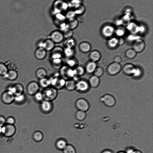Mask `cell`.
I'll return each mask as SVG.
<instances>
[{
  "label": "cell",
  "instance_id": "9f6ffc18",
  "mask_svg": "<svg viewBox=\"0 0 153 153\" xmlns=\"http://www.w3.org/2000/svg\"><path fill=\"white\" fill-rule=\"evenodd\" d=\"M114 61L115 62L119 63L121 61V59L120 57L117 56L115 58Z\"/></svg>",
  "mask_w": 153,
  "mask_h": 153
},
{
  "label": "cell",
  "instance_id": "4fadbf2b",
  "mask_svg": "<svg viewBox=\"0 0 153 153\" xmlns=\"http://www.w3.org/2000/svg\"><path fill=\"white\" fill-rule=\"evenodd\" d=\"M100 100L105 105L109 107H113L116 103L115 98L109 94L104 95L100 98Z\"/></svg>",
  "mask_w": 153,
  "mask_h": 153
},
{
  "label": "cell",
  "instance_id": "7bdbcfd3",
  "mask_svg": "<svg viewBox=\"0 0 153 153\" xmlns=\"http://www.w3.org/2000/svg\"><path fill=\"white\" fill-rule=\"evenodd\" d=\"M68 3L69 7L70 6L74 8L82 3V0H70L69 2Z\"/></svg>",
  "mask_w": 153,
  "mask_h": 153
},
{
  "label": "cell",
  "instance_id": "ee69618b",
  "mask_svg": "<svg viewBox=\"0 0 153 153\" xmlns=\"http://www.w3.org/2000/svg\"><path fill=\"white\" fill-rule=\"evenodd\" d=\"M62 32L65 39L72 37L74 34L73 30L69 28L66 29Z\"/></svg>",
  "mask_w": 153,
  "mask_h": 153
},
{
  "label": "cell",
  "instance_id": "74e56055",
  "mask_svg": "<svg viewBox=\"0 0 153 153\" xmlns=\"http://www.w3.org/2000/svg\"><path fill=\"white\" fill-rule=\"evenodd\" d=\"M74 69L76 76L79 77L83 75L85 72L84 68L82 65H78Z\"/></svg>",
  "mask_w": 153,
  "mask_h": 153
},
{
  "label": "cell",
  "instance_id": "681fc988",
  "mask_svg": "<svg viewBox=\"0 0 153 153\" xmlns=\"http://www.w3.org/2000/svg\"><path fill=\"white\" fill-rule=\"evenodd\" d=\"M94 72V75L99 77L102 75L103 71L101 68L98 67L95 69Z\"/></svg>",
  "mask_w": 153,
  "mask_h": 153
},
{
  "label": "cell",
  "instance_id": "277c9868",
  "mask_svg": "<svg viewBox=\"0 0 153 153\" xmlns=\"http://www.w3.org/2000/svg\"><path fill=\"white\" fill-rule=\"evenodd\" d=\"M47 38L50 39L55 44L61 43L65 39L63 33L59 30H53Z\"/></svg>",
  "mask_w": 153,
  "mask_h": 153
},
{
  "label": "cell",
  "instance_id": "d6986e66",
  "mask_svg": "<svg viewBox=\"0 0 153 153\" xmlns=\"http://www.w3.org/2000/svg\"><path fill=\"white\" fill-rule=\"evenodd\" d=\"M68 144L66 139L63 138H60L56 140L55 145L57 149L62 151Z\"/></svg>",
  "mask_w": 153,
  "mask_h": 153
},
{
  "label": "cell",
  "instance_id": "8992f818",
  "mask_svg": "<svg viewBox=\"0 0 153 153\" xmlns=\"http://www.w3.org/2000/svg\"><path fill=\"white\" fill-rule=\"evenodd\" d=\"M75 106L78 110L86 112L90 108V104L88 101L83 98L77 99L75 103Z\"/></svg>",
  "mask_w": 153,
  "mask_h": 153
},
{
  "label": "cell",
  "instance_id": "d6a6232c",
  "mask_svg": "<svg viewBox=\"0 0 153 153\" xmlns=\"http://www.w3.org/2000/svg\"><path fill=\"white\" fill-rule=\"evenodd\" d=\"M100 80L99 77L95 75H94L90 77L88 81L90 85L93 87H96L99 85Z\"/></svg>",
  "mask_w": 153,
  "mask_h": 153
},
{
  "label": "cell",
  "instance_id": "11a10c76",
  "mask_svg": "<svg viewBox=\"0 0 153 153\" xmlns=\"http://www.w3.org/2000/svg\"><path fill=\"white\" fill-rule=\"evenodd\" d=\"M100 153H114V152L110 149H106L102 151Z\"/></svg>",
  "mask_w": 153,
  "mask_h": 153
},
{
  "label": "cell",
  "instance_id": "f5cc1de1",
  "mask_svg": "<svg viewBox=\"0 0 153 153\" xmlns=\"http://www.w3.org/2000/svg\"><path fill=\"white\" fill-rule=\"evenodd\" d=\"M135 150L133 148L129 147L126 148L124 151L126 153H134Z\"/></svg>",
  "mask_w": 153,
  "mask_h": 153
},
{
  "label": "cell",
  "instance_id": "ffe728a7",
  "mask_svg": "<svg viewBox=\"0 0 153 153\" xmlns=\"http://www.w3.org/2000/svg\"><path fill=\"white\" fill-rule=\"evenodd\" d=\"M63 41L64 47L75 49L76 46V41L73 37L65 39Z\"/></svg>",
  "mask_w": 153,
  "mask_h": 153
},
{
  "label": "cell",
  "instance_id": "cb8c5ba5",
  "mask_svg": "<svg viewBox=\"0 0 153 153\" xmlns=\"http://www.w3.org/2000/svg\"><path fill=\"white\" fill-rule=\"evenodd\" d=\"M47 70L42 67L38 68L35 72L36 76L39 80L47 77Z\"/></svg>",
  "mask_w": 153,
  "mask_h": 153
},
{
  "label": "cell",
  "instance_id": "6da1fadb",
  "mask_svg": "<svg viewBox=\"0 0 153 153\" xmlns=\"http://www.w3.org/2000/svg\"><path fill=\"white\" fill-rule=\"evenodd\" d=\"M44 100L52 102L57 97L58 90L50 86L43 89L42 91Z\"/></svg>",
  "mask_w": 153,
  "mask_h": 153
},
{
  "label": "cell",
  "instance_id": "680465c9",
  "mask_svg": "<svg viewBox=\"0 0 153 153\" xmlns=\"http://www.w3.org/2000/svg\"><path fill=\"white\" fill-rule=\"evenodd\" d=\"M123 42V39H120V41L118 40V43H120V44H122Z\"/></svg>",
  "mask_w": 153,
  "mask_h": 153
},
{
  "label": "cell",
  "instance_id": "30bf717a",
  "mask_svg": "<svg viewBox=\"0 0 153 153\" xmlns=\"http://www.w3.org/2000/svg\"><path fill=\"white\" fill-rule=\"evenodd\" d=\"M15 95L10 91L7 90L1 94V99L4 104L9 105L14 102Z\"/></svg>",
  "mask_w": 153,
  "mask_h": 153
},
{
  "label": "cell",
  "instance_id": "9c48e42d",
  "mask_svg": "<svg viewBox=\"0 0 153 153\" xmlns=\"http://www.w3.org/2000/svg\"><path fill=\"white\" fill-rule=\"evenodd\" d=\"M16 128L14 125L5 124L2 127V134L6 137H10L16 133Z\"/></svg>",
  "mask_w": 153,
  "mask_h": 153
},
{
  "label": "cell",
  "instance_id": "7402d4cb",
  "mask_svg": "<svg viewBox=\"0 0 153 153\" xmlns=\"http://www.w3.org/2000/svg\"><path fill=\"white\" fill-rule=\"evenodd\" d=\"M52 67L55 69L59 70L64 65L62 59H54L50 60Z\"/></svg>",
  "mask_w": 153,
  "mask_h": 153
},
{
  "label": "cell",
  "instance_id": "f1b7e54d",
  "mask_svg": "<svg viewBox=\"0 0 153 153\" xmlns=\"http://www.w3.org/2000/svg\"><path fill=\"white\" fill-rule=\"evenodd\" d=\"M86 7L83 3L76 6L74 8L75 13L76 16H82L86 11Z\"/></svg>",
  "mask_w": 153,
  "mask_h": 153
},
{
  "label": "cell",
  "instance_id": "91938a15",
  "mask_svg": "<svg viewBox=\"0 0 153 153\" xmlns=\"http://www.w3.org/2000/svg\"><path fill=\"white\" fill-rule=\"evenodd\" d=\"M117 153H126L125 151H120Z\"/></svg>",
  "mask_w": 153,
  "mask_h": 153
},
{
  "label": "cell",
  "instance_id": "4dcf8cb0",
  "mask_svg": "<svg viewBox=\"0 0 153 153\" xmlns=\"http://www.w3.org/2000/svg\"><path fill=\"white\" fill-rule=\"evenodd\" d=\"M44 137L43 133L40 131H36L33 134L32 138L36 142H41Z\"/></svg>",
  "mask_w": 153,
  "mask_h": 153
},
{
  "label": "cell",
  "instance_id": "94428289",
  "mask_svg": "<svg viewBox=\"0 0 153 153\" xmlns=\"http://www.w3.org/2000/svg\"><path fill=\"white\" fill-rule=\"evenodd\" d=\"M2 126H0V135L2 134Z\"/></svg>",
  "mask_w": 153,
  "mask_h": 153
},
{
  "label": "cell",
  "instance_id": "52a82bcc",
  "mask_svg": "<svg viewBox=\"0 0 153 153\" xmlns=\"http://www.w3.org/2000/svg\"><path fill=\"white\" fill-rule=\"evenodd\" d=\"M89 85L88 82L85 80L79 79L76 82L75 90L79 93H84L88 90Z\"/></svg>",
  "mask_w": 153,
  "mask_h": 153
},
{
  "label": "cell",
  "instance_id": "bcb514c9",
  "mask_svg": "<svg viewBox=\"0 0 153 153\" xmlns=\"http://www.w3.org/2000/svg\"><path fill=\"white\" fill-rule=\"evenodd\" d=\"M116 34L118 36H121L125 33V30L123 27H119L115 31Z\"/></svg>",
  "mask_w": 153,
  "mask_h": 153
},
{
  "label": "cell",
  "instance_id": "f907efd6",
  "mask_svg": "<svg viewBox=\"0 0 153 153\" xmlns=\"http://www.w3.org/2000/svg\"><path fill=\"white\" fill-rule=\"evenodd\" d=\"M140 70L137 68H134L132 73V74L135 76H138L141 74Z\"/></svg>",
  "mask_w": 153,
  "mask_h": 153
},
{
  "label": "cell",
  "instance_id": "8fae6325",
  "mask_svg": "<svg viewBox=\"0 0 153 153\" xmlns=\"http://www.w3.org/2000/svg\"><path fill=\"white\" fill-rule=\"evenodd\" d=\"M55 44L52 40L47 38L44 40L39 42L37 47L44 48L47 52L51 51L56 46Z\"/></svg>",
  "mask_w": 153,
  "mask_h": 153
},
{
  "label": "cell",
  "instance_id": "f546056e",
  "mask_svg": "<svg viewBox=\"0 0 153 153\" xmlns=\"http://www.w3.org/2000/svg\"><path fill=\"white\" fill-rule=\"evenodd\" d=\"M67 23L69 29L73 30L76 28L79 25V22L76 18L67 20Z\"/></svg>",
  "mask_w": 153,
  "mask_h": 153
},
{
  "label": "cell",
  "instance_id": "816d5d0a",
  "mask_svg": "<svg viewBox=\"0 0 153 153\" xmlns=\"http://www.w3.org/2000/svg\"><path fill=\"white\" fill-rule=\"evenodd\" d=\"M6 124V119L5 117L0 115V126H2Z\"/></svg>",
  "mask_w": 153,
  "mask_h": 153
},
{
  "label": "cell",
  "instance_id": "ab89813d",
  "mask_svg": "<svg viewBox=\"0 0 153 153\" xmlns=\"http://www.w3.org/2000/svg\"><path fill=\"white\" fill-rule=\"evenodd\" d=\"M8 70L5 63L0 62V76H4L6 74Z\"/></svg>",
  "mask_w": 153,
  "mask_h": 153
},
{
  "label": "cell",
  "instance_id": "ac0fdd59",
  "mask_svg": "<svg viewBox=\"0 0 153 153\" xmlns=\"http://www.w3.org/2000/svg\"><path fill=\"white\" fill-rule=\"evenodd\" d=\"M18 76V73L17 70H8L6 74L3 77L6 79L13 81L16 80Z\"/></svg>",
  "mask_w": 153,
  "mask_h": 153
},
{
  "label": "cell",
  "instance_id": "1f68e13d",
  "mask_svg": "<svg viewBox=\"0 0 153 153\" xmlns=\"http://www.w3.org/2000/svg\"><path fill=\"white\" fill-rule=\"evenodd\" d=\"M40 87L43 89L46 88L51 86V82L50 78L47 77L39 79V82H38Z\"/></svg>",
  "mask_w": 153,
  "mask_h": 153
},
{
  "label": "cell",
  "instance_id": "d4e9b609",
  "mask_svg": "<svg viewBox=\"0 0 153 153\" xmlns=\"http://www.w3.org/2000/svg\"><path fill=\"white\" fill-rule=\"evenodd\" d=\"M91 46L88 42L83 41L80 42L78 46V49L81 52L87 53L90 50Z\"/></svg>",
  "mask_w": 153,
  "mask_h": 153
},
{
  "label": "cell",
  "instance_id": "83f0119b",
  "mask_svg": "<svg viewBox=\"0 0 153 153\" xmlns=\"http://www.w3.org/2000/svg\"><path fill=\"white\" fill-rule=\"evenodd\" d=\"M96 65L95 63L93 61L87 63L84 67L85 72L88 74L94 72L96 68Z\"/></svg>",
  "mask_w": 153,
  "mask_h": 153
},
{
  "label": "cell",
  "instance_id": "f35d334b",
  "mask_svg": "<svg viewBox=\"0 0 153 153\" xmlns=\"http://www.w3.org/2000/svg\"><path fill=\"white\" fill-rule=\"evenodd\" d=\"M26 99V96L23 93L20 95L15 96L14 102L19 104H21L23 103L25 101Z\"/></svg>",
  "mask_w": 153,
  "mask_h": 153
},
{
  "label": "cell",
  "instance_id": "d590c367",
  "mask_svg": "<svg viewBox=\"0 0 153 153\" xmlns=\"http://www.w3.org/2000/svg\"><path fill=\"white\" fill-rule=\"evenodd\" d=\"M86 112L78 110L75 114V117L76 119L79 121H82L84 120L86 117Z\"/></svg>",
  "mask_w": 153,
  "mask_h": 153
},
{
  "label": "cell",
  "instance_id": "db71d44e",
  "mask_svg": "<svg viewBox=\"0 0 153 153\" xmlns=\"http://www.w3.org/2000/svg\"><path fill=\"white\" fill-rule=\"evenodd\" d=\"M140 39V37L138 36H134L132 35L128 37V39L131 40H136Z\"/></svg>",
  "mask_w": 153,
  "mask_h": 153
},
{
  "label": "cell",
  "instance_id": "7dc6e473",
  "mask_svg": "<svg viewBox=\"0 0 153 153\" xmlns=\"http://www.w3.org/2000/svg\"><path fill=\"white\" fill-rule=\"evenodd\" d=\"M136 55V52L132 49L128 50L126 53V55L127 57L132 58L134 57Z\"/></svg>",
  "mask_w": 153,
  "mask_h": 153
},
{
  "label": "cell",
  "instance_id": "60d3db41",
  "mask_svg": "<svg viewBox=\"0 0 153 153\" xmlns=\"http://www.w3.org/2000/svg\"><path fill=\"white\" fill-rule=\"evenodd\" d=\"M134 67L131 65L127 64L125 65L123 68L124 72L127 75L132 74Z\"/></svg>",
  "mask_w": 153,
  "mask_h": 153
},
{
  "label": "cell",
  "instance_id": "e0dca14e",
  "mask_svg": "<svg viewBox=\"0 0 153 153\" xmlns=\"http://www.w3.org/2000/svg\"><path fill=\"white\" fill-rule=\"evenodd\" d=\"M115 31L114 28L112 25H107L104 26L102 29L103 35L105 37H109L111 36Z\"/></svg>",
  "mask_w": 153,
  "mask_h": 153
},
{
  "label": "cell",
  "instance_id": "3957f363",
  "mask_svg": "<svg viewBox=\"0 0 153 153\" xmlns=\"http://www.w3.org/2000/svg\"><path fill=\"white\" fill-rule=\"evenodd\" d=\"M51 86L57 90L64 88L66 80L62 78L59 74V75H55L51 78H50Z\"/></svg>",
  "mask_w": 153,
  "mask_h": 153
},
{
  "label": "cell",
  "instance_id": "f6af8a7d",
  "mask_svg": "<svg viewBox=\"0 0 153 153\" xmlns=\"http://www.w3.org/2000/svg\"><path fill=\"white\" fill-rule=\"evenodd\" d=\"M118 40L116 38H113L110 39L108 41V44L111 47H115L118 43Z\"/></svg>",
  "mask_w": 153,
  "mask_h": 153
},
{
  "label": "cell",
  "instance_id": "ba28073f",
  "mask_svg": "<svg viewBox=\"0 0 153 153\" xmlns=\"http://www.w3.org/2000/svg\"><path fill=\"white\" fill-rule=\"evenodd\" d=\"M40 88L38 82L35 81H32L27 84L26 90L28 95L33 96L39 91Z\"/></svg>",
  "mask_w": 153,
  "mask_h": 153
},
{
  "label": "cell",
  "instance_id": "8d00e7d4",
  "mask_svg": "<svg viewBox=\"0 0 153 153\" xmlns=\"http://www.w3.org/2000/svg\"><path fill=\"white\" fill-rule=\"evenodd\" d=\"M63 153H76L75 147L72 145L68 144L62 151Z\"/></svg>",
  "mask_w": 153,
  "mask_h": 153
},
{
  "label": "cell",
  "instance_id": "4316f807",
  "mask_svg": "<svg viewBox=\"0 0 153 153\" xmlns=\"http://www.w3.org/2000/svg\"><path fill=\"white\" fill-rule=\"evenodd\" d=\"M65 65L70 68H74L78 65V61L74 57L67 59Z\"/></svg>",
  "mask_w": 153,
  "mask_h": 153
},
{
  "label": "cell",
  "instance_id": "44dd1931",
  "mask_svg": "<svg viewBox=\"0 0 153 153\" xmlns=\"http://www.w3.org/2000/svg\"><path fill=\"white\" fill-rule=\"evenodd\" d=\"M144 47L145 43L144 42L140 39L135 40L133 45L134 50L136 52L142 51Z\"/></svg>",
  "mask_w": 153,
  "mask_h": 153
},
{
  "label": "cell",
  "instance_id": "7c38bea8",
  "mask_svg": "<svg viewBox=\"0 0 153 153\" xmlns=\"http://www.w3.org/2000/svg\"><path fill=\"white\" fill-rule=\"evenodd\" d=\"M50 52V60L54 59H62L63 57V48L59 46H56Z\"/></svg>",
  "mask_w": 153,
  "mask_h": 153
},
{
  "label": "cell",
  "instance_id": "6f0895ef",
  "mask_svg": "<svg viewBox=\"0 0 153 153\" xmlns=\"http://www.w3.org/2000/svg\"><path fill=\"white\" fill-rule=\"evenodd\" d=\"M134 153H143V152L140 150L136 149Z\"/></svg>",
  "mask_w": 153,
  "mask_h": 153
},
{
  "label": "cell",
  "instance_id": "e575fe53",
  "mask_svg": "<svg viewBox=\"0 0 153 153\" xmlns=\"http://www.w3.org/2000/svg\"><path fill=\"white\" fill-rule=\"evenodd\" d=\"M89 57L92 61L95 62L98 61L100 57V53L97 51H93L89 54Z\"/></svg>",
  "mask_w": 153,
  "mask_h": 153
},
{
  "label": "cell",
  "instance_id": "484cf974",
  "mask_svg": "<svg viewBox=\"0 0 153 153\" xmlns=\"http://www.w3.org/2000/svg\"><path fill=\"white\" fill-rule=\"evenodd\" d=\"M75 51L74 49L64 47L63 48V55L66 59L74 57Z\"/></svg>",
  "mask_w": 153,
  "mask_h": 153
},
{
  "label": "cell",
  "instance_id": "7a4b0ae2",
  "mask_svg": "<svg viewBox=\"0 0 153 153\" xmlns=\"http://www.w3.org/2000/svg\"><path fill=\"white\" fill-rule=\"evenodd\" d=\"M59 70L60 76L65 80L73 79L76 76L74 69L70 68L65 65H63Z\"/></svg>",
  "mask_w": 153,
  "mask_h": 153
},
{
  "label": "cell",
  "instance_id": "5b68a950",
  "mask_svg": "<svg viewBox=\"0 0 153 153\" xmlns=\"http://www.w3.org/2000/svg\"><path fill=\"white\" fill-rule=\"evenodd\" d=\"M40 111L43 113L48 114L51 113L53 108L52 102L44 100L39 104Z\"/></svg>",
  "mask_w": 153,
  "mask_h": 153
},
{
  "label": "cell",
  "instance_id": "5bb4252c",
  "mask_svg": "<svg viewBox=\"0 0 153 153\" xmlns=\"http://www.w3.org/2000/svg\"><path fill=\"white\" fill-rule=\"evenodd\" d=\"M7 90L11 92L15 96L23 94L24 88L21 83H16L10 86Z\"/></svg>",
  "mask_w": 153,
  "mask_h": 153
},
{
  "label": "cell",
  "instance_id": "c3c4849f",
  "mask_svg": "<svg viewBox=\"0 0 153 153\" xmlns=\"http://www.w3.org/2000/svg\"><path fill=\"white\" fill-rule=\"evenodd\" d=\"M16 122L15 118L12 116H9L6 119V124L14 125Z\"/></svg>",
  "mask_w": 153,
  "mask_h": 153
},
{
  "label": "cell",
  "instance_id": "836d02e7",
  "mask_svg": "<svg viewBox=\"0 0 153 153\" xmlns=\"http://www.w3.org/2000/svg\"><path fill=\"white\" fill-rule=\"evenodd\" d=\"M34 101L39 104L44 100L42 91H39L33 96Z\"/></svg>",
  "mask_w": 153,
  "mask_h": 153
},
{
  "label": "cell",
  "instance_id": "9a60e30c",
  "mask_svg": "<svg viewBox=\"0 0 153 153\" xmlns=\"http://www.w3.org/2000/svg\"><path fill=\"white\" fill-rule=\"evenodd\" d=\"M121 69L119 63L114 62L111 64L107 68L108 73L111 75H114L119 73Z\"/></svg>",
  "mask_w": 153,
  "mask_h": 153
},
{
  "label": "cell",
  "instance_id": "b9f144b4",
  "mask_svg": "<svg viewBox=\"0 0 153 153\" xmlns=\"http://www.w3.org/2000/svg\"><path fill=\"white\" fill-rule=\"evenodd\" d=\"M65 15L67 20L75 18L76 16L73 10H67Z\"/></svg>",
  "mask_w": 153,
  "mask_h": 153
},
{
  "label": "cell",
  "instance_id": "603a6c76",
  "mask_svg": "<svg viewBox=\"0 0 153 153\" xmlns=\"http://www.w3.org/2000/svg\"><path fill=\"white\" fill-rule=\"evenodd\" d=\"M76 81L73 79L66 80L64 88L67 90L72 91L75 90Z\"/></svg>",
  "mask_w": 153,
  "mask_h": 153
},
{
  "label": "cell",
  "instance_id": "2e32d148",
  "mask_svg": "<svg viewBox=\"0 0 153 153\" xmlns=\"http://www.w3.org/2000/svg\"><path fill=\"white\" fill-rule=\"evenodd\" d=\"M47 51L42 48L37 47L34 52V55L36 59L39 60L44 59L46 56Z\"/></svg>",
  "mask_w": 153,
  "mask_h": 153
}]
</instances>
